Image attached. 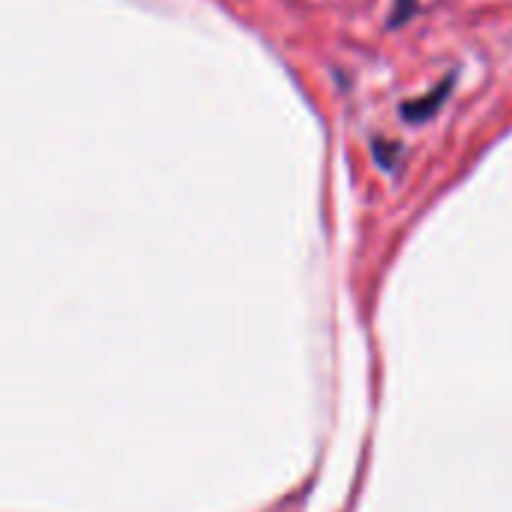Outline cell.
Returning <instances> with one entry per match:
<instances>
[{"label":"cell","instance_id":"1","mask_svg":"<svg viewBox=\"0 0 512 512\" xmlns=\"http://www.w3.org/2000/svg\"><path fill=\"white\" fill-rule=\"evenodd\" d=\"M456 84H459V69H450V72H447L435 87H429L423 96L402 99L399 108H396V111H399V120L408 123V126H423V123L435 120V117L447 108V102H450Z\"/></svg>","mask_w":512,"mask_h":512},{"label":"cell","instance_id":"2","mask_svg":"<svg viewBox=\"0 0 512 512\" xmlns=\"http://www.w3.org/2000/svg\"><path fill=\"white\" fill-rule=\"evenodd\" d=\"M372 156H375V162L384 168V171H393L399 162H402V156H405V144L402 141H393V138H372Z\"/></svg>","mask_w":512,"mask_h":512},{"label":"cell","instance_id":"3","mask_svg":"<svg viewBox=\"0 0 512 512\" xmlns=\"http://www.w3.org/2000/svg\"><path fill=\"white\" fill-rule=\"evenodd\" d=\"M420 9H423L420 0H393L384 27H387V30H402V27H408V24L420 15Z\"/></svg>","mask_w":512,"mask_h":512}]
</instances>
